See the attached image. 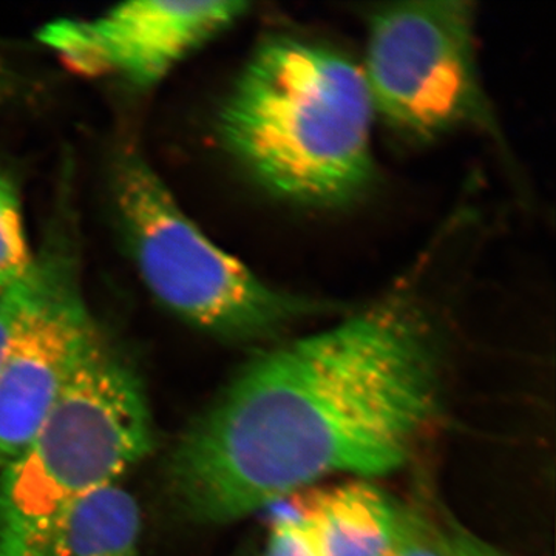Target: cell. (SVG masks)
Instances as JSON below:
<instances>
[{"instance_id":"obj_1","label":"cell","mask_w":556,"mask_h":556,"mask_svg":"<svg viewBox=\"0 0 556 556\" xmlns=\"http://www.w3.org/2000/svg\"><path fill=\"white\" fill-rule=\"evenodd\" d=\"M442 348L409 283L338 324L263 346L179 438L175 506L222 526L334 475L408 463L441 412Z\"/></svg>"},{"instance_id":"obj_2","label":"cell","mask_w":556,"mask_h":556,"mask_svg":"<svg viewBox=\"0 0 556 556\" xmlns=\"http://www.w3.org/2000/svg\"><path fill=\"white\" fill-rule=\"evenodd\" d=\"M376 112L361 65L328 43L260 42L219 112V135L249 177L289 203L340 207L376 177Z\"/></svg>"},{"instance_id":"obj_3","label":"cell","mask_w":556,"mask_h":556,"mask_svg":"<svg viewBox=\"0 0 556 556\" xmlns=\"http://www.w3.org/2000/svg\"><path fill=\"white\" fill-rule=\"evenodd\" d=\"M153 447L148 399L108 342L0 470V556H65L70 519Z\"/></svg>"},{"instance_id":"obj_4","label":"cell","mask_w":556,"mask_h":556,"mask_svg":"<svg viewBox=\"0 0 556 556\" xmlns=\"http://www.w3.org/2000/svg\"><path fill=\"white\" fill-rule=\"evenodd\" d=\"M116 217L150 294L193 327L222 340L269 345L336 303L270 287L208 239L134 150L115 161Z\"/></svg>"},{"instance_id":"obj_5","label":"cell","mask_w":556,"mask_h":556,"mask_svg":"<svg viewBox=\"0 0 556 556\" xmlns=\"http://www.w3.org/2000/svg\"><path fill=\"white\" fill-rule=\"evenodd\" d=\"M473 3L391 2L367 13L361 65L376 116L399 137L433 141L464 127L493 129L475 38Z\"/></svg>"},{"instance_id":"obj_6","label":"cell","mask_w":556,"mask_h":556,"mask_svg":"<svg viewBox=\"0 0 556 556\" xmlns=\"http://www.w3.org/2000/svg\"><path fill=\"white\" fill-rule=\"evenodd\" d=\"M62 244L38 254L0 358V470L20 456L104 342Z\"/></svg>"},{"instance_id":"obj_7","label":"cell","mask_w":556,"mask_h":556,"mask_svg":"<svg viewBox=\"0 0 556 556\" xmlns=\"http://www.w3.org/2000/svg\"><path fill=\"white\" fill-rule=\"evenodd\" d=\"M248 11L239 0L127 2L94 20L50 22L38 39L78 75H116L149 89Z\"/></svg>"},{"instance_id":"obj_8","label":"cell","mask_w":556,"mask_h":556,"mask_svg":"<svg viewBox=\"0 0 556 556\" xmlns=\"http://www.w3.org/2000/svg\"><path fill=\"white\" fill-rule=\"evenodd\" d=\"M292 511L317 556H383L404 522V508L369 479L309 486Z\"/></svg>"},{"instance_id":"obj_9","label":"cell","mask_w":556,"mask_h":556,"mask_svg":"<svg viewBox=\"0 0 556 556\" xmlns=\"http://www.w3.org/2000/svg\"><path fill=\"white\" fill-rule=\"evenodd\" d=\"M141 511L127 490L105 486L87 497L72 519L65 556H139Z\"/></svg>"},{"instance_id":"obj_10","label":"cell","mask_w":556,"mask_h":556,"mask_svg":"<svg viewBox=\"0 0 556 556\" xmlns=\"http://www.w3.org/2000/svg\"><path fill=\"white\" fill-rule=\"evenodd\" d=\"M36 262L20 189L10 175L0 172V294L24 287L35 273Z\"/></svg>"},{"instance_id":"obj_11","label":"cell","mask_w":556,"mask_h":556,"mask_svg":"<svg viewBox=\"0 0 556 556\" xmlns=\"http://www.w3.org/2000/svg\"><path fill=\"white\" fill-rule=\"evenodd\" d=\"M464 530L442 529L405 510L401 532L383 556H460Z\"/></svg>"},{"instance_id":"obj_12","label":"cell","mask_w":556,"mask_h":556,"mask_svg":"<svg viewBox=\"0 0 556 556\" xmlns=\"http://www.w3.org/2000/svg\"><path fill=\"white\" fill-rule=\"evenodd\" d=\"M263 556H317L289 508L274 518Z\"/></svg>"},{"instance_id":"obj_13","label":"cell","mask_w":556,"mask_h":556,"mask_svg":"<svg viewBox=\"0 0 556 556\" xmlns=\"http://www.w3.org/2000/svg\"><path fill=\"white\" fill-rule=\"evenodd\" d=\"M27 283H25L24 287L14 289V291L0 294V358H2L3 350H5L7 340H9L10 336L11 324H13V318L16 316L22 292H24Z\"/></svg>"},{"instance_id":"obj_14","label":"cell","mask_w":556,"mask_h":556,"mask_svg":"<svg viewBox=\"0 0 556 556\" xmlns=\"http://www.w3.org/2000/svg\"><path fill=\"white\" fill-rule=\"evenodd\" d=\"M460 556H506L500 554L495 548L486 546L482 541L477 540L470 533H464L463 552Z\"/></svg>"},{"instance_id":"obj_15","label":"cell","mask_w":556,"mask_h":556,"mask_svg":"<svg viewBox=\"0 0 556 556\" xmlns=\"http://www.w3.org/2000/svg\"><path fill=\"white\" fill-rule=\"evenodd\" d=\"M11 87H13V84H11L10 75H7L5 72L0 70V101L9 97Z\"/></svg>"}]
</instances>
